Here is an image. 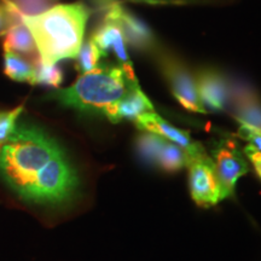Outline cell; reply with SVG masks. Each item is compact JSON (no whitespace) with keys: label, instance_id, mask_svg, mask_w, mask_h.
<instances>
[{"label":"cell","instance_id":"1","mask_svg":"<svg viewBox=\"0 0 261 261\" xmlns=\"http://www.w3.org/2000/svg\"><path fill=\"white\" fill-rule=\"evenodd\" d=\"M0 178L24 201L62 204L79 187L75 168L52 137L32 125L16 127L0 148Z\"/></svg>","mask_w":261,"mask_h":261},{"label":"cell","instance_id":"2","mask_svg":"<svg viewBox=\"0 0 261 261\" xmlns=\"http://www.w3.org/2000/svg\"><path fill=\"white\" fill-rule=\"evenodd\" d=\"M89 17V9L83 3H74L25 16L23 22L32 33L42 63L56 64L62 60L76 58Z\"/></svg>","mask_w":261,"mask_h":261},{"label":"cell","instance_id":"3","mask_svg":"<svg viewBox=\"0 0 261 261\" xmlns=\"http://www.w3.org/2000/svg\"><path fill=\"white\" fill-rule=\"evenodd\" d=\"M138 85L133 69L120 64L100 65L81 75L68 89L52 92L50 98L79 112L99 114L113 122L117 104Z\"/></svg>","mask_w":261,"mask_h":261},{"label":"cell","instance_id":"4","mask_svg":"<svg viewBox=\"0 0 261 261\" xmlns=\"http://www.w3.org/2000/svg\"><path fill=\"white\" fill-rule=\"evenodd\" d=\"M189 187L192 200L200 207L210 208L224 200L225 195L215 173L214 163L205 152L189 156Z\"/></svg>","mask_w":261,"mask_h":261},{"label":"cell","instance_id":"5","mask_svg":"<svg viewBox=\"0 0 261 261\" xmlns=\"http://www.w3.org/2000/svg\"><path fill=\"white\" fill-rule=\"evenodd\" d=\"M159 64L169 84L173 96L177 98L178 102L190 112L207 113L198 96L196 79L192 77L188 68L180 61L169 55H160Z\"/></svg>","mask_w":261,"mask_h":261},{"label":"cell","instance_id":"6","mask_svg":"<svg viewBox=\"0 0 261 261\" xmlns=\"http://www.w3.org/2000/svg\"><path fill=\"white\" fill-rule=\"evenodd\" d=\"M213 160L215 173L223 188L225 198L231 197L238 179L249 171L246 155L238 149L236 143L221 140L213 149Z\"/></svg>","mask_w":261,"mask_h":261},{"label":"cell","instance_id":"7","mask_svg":"<svg viewBox=\"0 0 261 261\" xmlns=\"http://www.w3.org/2000/svg\"><path fill=\"white\" fill-rule=\"evenodd\" d=\"M100 9L104 11V19H114L119 22L126 41L133 47L140 50H149L155 46V38L152 33L140 19L123 9L115 0H99Z\"/></svg>","mask_w":261,"mask_h":261},{"label":"cell","instance_id":"8","mask_svg":"<svg viewBox=\"0 0 261 261\" xmlns=\"http://www.w3.org/2000/svg\"><path fill=\"white\" fill-rule=\"evenodd\" d=\"M137 128L143 132H150L162 137L168 142L174 143L188 152L189 156H195L205 152L200 143H196L185 130L179 129L171 123L163 120L155 113H146L137 117L135 120Z\"/></svg>","mask_w":261,"mask_h":261},{"label":"cell","instance_id":"9","mask_svg":"<svg viewBox=\"0 0 261 261\" xmlns=\"http://www.w3.org/2000/svg\"><path fill=\"white\" fill-rule=\"evenodd\" d=\"M196 85L205 110H225L231 98V90L225 76L217 70L204 69L196 76Z\"/></svg>","mask_w":261,"mask_h":261},{"label":"cell","instance_id":"10","mask_svg":"<svg viewBox=\"0 0 261 261\" xmlns=\"http://www.w3.org/2000/svg\"><path fill=\"white\" fill-rule=\"evenodd\" d=\"M92 40L97 45L103 57L109 52L115 55L119 64L126 69H133V64L129 60L126 48V37L121 25L114 19H104L103 23L93 33Z\"/></svg>","mask_w":261,"mask_h":261},{"label":"cell","instance_id":"11","mask_svg":"<svg viewBox=\"0 0 261 261\" xmlns=\"http://www.w3.org/2000/svg\"><path fill=\"white\" fill-rule=\"evenodd\" d=\"M234 117L240 123H246L261 130V102L255 94L242 86L233 89Z\"/></svg>","mask_w":261,"mask_h":261},{"label":"cell","instance_id":"12","mask_svg":"<svg viewBox=\"0 0 261 261\" xmlns=\"http://www.w3.org/2000/svg\"><path fill=\"white\" fill-rule=\"evenodd\" d=\"M5 52H14L24 56H32L33 63L40 58L39 56L35 41L27 25L23 23L11 25L4 33V42H3Z\"/></svg>","mask_w":261,"mask_h":261},{"label":"cell","instance_id":"13","mask_svg":"<svg viewBox=\"0 0 261 261\" xmlns=\"http://www.w3.org/2000/svg\"><path fill=\"white\" fill-rule=\"evenodd\" d=\"M146 113H154V107L138 85L129 91V93L116 106L113 123L120 122L123 119L136 120L137 117Z\"/></svg>","mask_w":261,"mask_h":261},{"label":"cell","instance_id":"14","mask_svg":"<svg viewBox=\"0 0 261 261\" xmlns=\"http://www.w3.org/2000/svg\"><path fill=\"white\" fill-rule=\"evenodd\" d=\"M188 152L174 143L165 139L162 148L156 161V166L163 169L165 172H177L182 167H187Z\"/></svg>","mask_w":261,"mask_h":261},{"label":"cell","instance_id":"15","mask_svg":"<svg viewBox=\"0 0 261 261\" xmlns=\"http://www.w3.org/2000/svg\"><path fill=\"white\" fill-rule=\"evenodd\" d=\"M4 73L11 80L31 84L34 75V67L24 57L18 56L14 52H5Z\"/></svg>","mask_w":261,"mask_h":261},{"label":"cell","instance_id":"16","mask_svg":"<svg viewBox=\"0 0 261 261\" xmlns=\"http://www.w3.org/2000/svg\"><path fill=\"white\" fill-rule=\"evenodd\" d=\"M163 142L165 139L162 137L150 132H143L137 137L136 142L139 158L148 165H156Z\"/></svg>","mask_w":261,"mask_h":261},{"label":"cell","instance_id":"17","mask_svg":"<svg viewBox=\"0 0 261 261\" xmlns=\"http://www.w3.org/2000/svg\"><path fill=\"white\" fill-rule=\"evenodd\" d=\"M34 75L31 81V85H44V86L58 87L63 81V71L56 64H45L40 58L33 63Z\"/></svg>","mask_w":261,"mask_h":261},{"label":"cell","instance_id":"18","mask_svg":"<svg viewBox=\"0 0 261 261\" xmlns=\"http://www.w3.org/2000/svg\"><path fill=\"white\" fill-rule=\"evenodd\" d=\"M77 70L80 73H89L98 67L100 58L103 57L102 52L92 39L87 40L86 42H83L81 45L79 54H77Z\"/></svg>","mask_w":261,"mask_h":261},{"label":"cell","instance_id":"19","mask_svg":"<svg viewBox=\"0 0 261 261\" xmlns=\"http://www.w3.org/2000/svg\"><path fill=\"white\" fill-rule=\"evenodd\" d=\"M23 112V106L16 107L11 110H2L0 112V148L14 135L17 119Z\"/></svg>","mask_w":261,"mask_h":261},{"label":"cell","instance_id":"20","mask_svg":"<svg viewBox=\"0 0 261 261\" xmlns=\"http://www.w3.org/2000/svg\"><path fill=\"white\" fill-rule=\"evenodd\" d=\"M24 16H35L52 8L55 0H12Z\"/></svg>","mask_w":261,"mask_h":261},{"label":"cell","instance_id":"21","mask_svg":"<svg viewBox=\"0 0 261 261\" xmlns=\"http://www.w3.org/2000/svg\"><path fill=\"white\" fill-rule=\"evenodd\" d=\"M238 136L249 143L253 148L261 152V130L254 128V127L246 125V123H240L238 128Z\"/></svg>","mask_w":261,"mask_h":261},{"label":"cell","instance_id":"22","mask_svg":"<svg viewBox=\"0 0 261 261\" xmlns=\"http://www.w3.org/2000/svg\"><path fill=\"white\" fill-rule=\"evenodd\" d=\"M243 154L246 155V158L249 160L250 163L253 165L254 169H255L256 174L259 175L261 179V152L257 151L255 148H253L252 145H247L243 150Z\"/></svg>","mask_w":261,"mask_h":261},{"label":"cell","instance_id":"23","mask_svg":"<svg viewBox=\"0 0 261 261\" xmlns=\"http://www.w3.org/2000/svg\"><path fill=\"white\" fill-rule=\"evenodd\" d=\"M6 31V18L3 5L0 4V35H3Z\"/></svg>","mask_w":261,"mask_h":261}]
</instances>
